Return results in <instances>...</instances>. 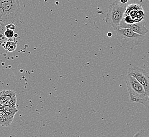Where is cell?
Masks as SVG:
<instances>
[{
	"instance_id": "e0dca14e",
	"label": "cell",
	"mask_w": 149,
	"mask_h": 137,
	"mask_svg": "<svg viewBox=\"0 0 149 137\" xmlns=\"http://www.w3.org/2000/svg\"><path fill=\"white\" fill-rule=\"evenodd\" d=\"M6 26H2L1 24H0V35L3 34L4 35V32L6 31Z\"/></svg>"
},
{
	"instance_id": "7c38bea8",
	"label": "cell",
	"mask_w": 149,
	"mask_h": 137,
	"mask_svg": "<svg viewBox=\"0 0 149 137\" xmlns=\"http://www.w3.org/2000/svg\"><path fill=\"white\" fill-rule=\"evenodd\" d=\"M138 103L143 105L146 108L149 109V95H146L144 97L139 100Z\"/></svg>"
},
{
	"instance_id": "30bf717a",
	"label": "cell",
	"mask_w": 149,
	"mask_h": 137,
	"mask_svg": "<svg viewBox=\"0 0 149 137\" xmlns=\"http://www.w3.org/2000/svg\"><path fill=\"white\" fill-rule=\"evenodd\" d=\"M17 42L12 39H9L6 41L4 48L8 52H12L15 51L17 48Z\"/></svg>"
},
{
	"instance_id": "ac0fdd59",
	"label": "cell",
	"mask_w": 149,
	"mask_h": 137,
	"mask_svg": "<svg viewBox=\"0 0 149 137\" xmlns=\"http://www.w3.org/2000/svg\"><path fill=\"white\" fill-rule=\"evenodd\" d=\"M139 0H129L130 4H134V3H136Z\"/></svg>"
},
{
	"instance_id": "5b68a950",
	"label": "cell",
	"mask_w": 149,
	"mask_h": 137,
	"mask_svg": "<svg viewBox=\"0 0 149 137\" xmlns=\"http://www.w3.org/2000/svg\"><path fill=\"white\" fill-rule=\"evenodd\" d=\"M128 75L134 77L143 86L146 95H149V75L146 71L138 66H130L128 71Z\"/></svg>"
},
{
	"instance_id": "2e32d148",
	"label": "cell",
	"mask_w": 149,
	"mask_h": 137,
	"mask_svg": "<svg viewBox=\"0 0 149 137\" xmlns=\"http://www.w3.org/2000/svg\"><path fill=\"white\" fill-rule=\"evenodd\" d=\"M6 29H10L12 30H15V26L13 23H10L6 26Z\"/></svg>"
},
{
	"instance_id": "52a82bcc",
	"label": "cell",
	"mask_w": 149,
	"mask_h": 137,
	"mask_svg": "<svg viewBox=\"0 0 149 137\" xmlns=\"http://www.w3.org/2000/svg\"><path fill=\"white\" fill-rule=\"evenodd\" d=\"M3 97L6 100V104L12 106H16L17 96L16 92L12 90H3Z\"/></svg>"
},
{
	"instance_id": "3957f363",
	"label": "cell",
	"mask_w": 149,
	"mask_h": 137,
	"mask_svg": "<svg viewBox=\"0 0 149 137\" xmlns=\"http://www.w3.org/2000/svg\"><path fill=\"white\" fill-rule=\"evenodd\" d=\"M127 6L121 5L114 0L109 6L105 18L106 23L113 28L115 30L120 28V23L123 18Z\"/></svg>"
},
{
	"instance_id": "ba28073f",
	"label": "cell",
	"mask_w": 149,
	"mask_h": 137,
	"mask_svg": "<svg viewBox=\"0 0 149 137\" xmlns=\"http://www.w3.org/2000/svg\"><path fill=\"white\" fill-rule=\"evenodd\" d=\"M1 108L3 109V111L6 112V114L8 116V117L13 120L15 115L18 112V110L16 106H12L8 104H6Z\"/></svg>"
},
{
	"instance_id": "8fae6325",
	"label": "cell",
	"mask_w": 149,
	"mask_h": 137,
	"mask_svg": "<svg viewBox=\"0 0 149 137\" xmlns=\"http://www.w3.org/2000/svg\"><path fill=\"white\" fill-rule=\"evenodd\" d=\"M6 39L7 38H6V37H4L2 38L0 37V55H2L5 57L6 56L7 53H8L4 48L5 43L7 41Z\"/></svg>"
},
{
	"instance_id": "5bb4252c",
	"label": "cell",
	"mask_w": 149,
	"mask_h": 137,
	"mask_svg": "<svg viewBox=\"0 0 149 137\" xmlns=\"http://www.w3.org/2000/svg\"><path fill=\"white\" fill-rule=\"evenodd\" d=\"M15 32L14 30H10V29H6L4 32V36L8 39H12L15 37Z\"/></svg>"
},
{
	"instance_id": "277c9868",
	"label": "cell",
	"mask_w": 149,
	"mask_h": 137,
	"mask_svg": "<svg viewBox=\"0 0 149 137\" xmlns=\"http://www.w3.org/2000/svg\"><path fill=\"white\" fill-rule=\"evenodd\" d=\"M125 82L129 93L130 99L132 102L138 103L139 100L146 95L143 86L134 77L127 75Z\"/></svg>"
},
{
	"instance_id": "ffe728a7",
	"label": "cell",
	"mask_w": 149,
	"mask_h": 137,
	"mask_svg": "<svg viewBox=\"0 0 149 137\" xmlns=\"http://www.w3.org/2000/svg\"><path fill=\"white\" fill-rule=\"evenodd\" d=\"M17 36H18V35L17 34H15V37H17Z\"/></svg>"
},
{
	"instance_id": "4fadbf2b",
	"label": "cell",
	"mask_w": 149,
	"mask_h": 137,
	"mask_svg": "<svg viewBox=\"0 0 149 137\" xmlns=\"http://www.w3.org/2000/svg\"><path fill=\"white\" fill-rule=\"evenodd\" d=\"M134 137H149V129H143L137 132Z\"/></svg>"
},
{
	"instance_id": "8992f818",
	"label": "cell",
	"mask_w": 149,
	"mask_h": 137,
	"mask_svg": "<svg viewBox=\"0 0 149 137\" xmlns=\"http://www.w3.org/2000/svg\"><path fill=\"white\" fill-rule=\"evenodd\" d=\"M120 28H126L129 29L135 33L140 34L142 35H145L148 32V29L146 27V22L143 20L140 22L132 23V24H126L122 21L120 23Z\"/></svg>"
},
{
	"instance_id": "d6986e66",
	"label": "cell",
	"mask_w": 149,
	"mask_h": 137,
	"mask_svg": "<svg viewBox=\"0 0 149 137\" xmlns=\"http://www.w3.org/2000/svg\"><path fill=\"white\" fill-rule=\"evenodd\" d=\"M112 33H111V32H109V33L107 34V35H108V36H109V37H111L112 36Z\"/></svg>"
},
{
	"instance_id": "9c48e42d",
	"label": "cell",
	"mask_w": 149,
	"mask_h": 137,
	"mask_svg": "<svg viewBox=\"0 0 149 137\" xmlns=\"http://www.w3.org/2000/svg\"><path fill=\"white\" fill-rule=\"evenodd\" d=\"M13 120L10 119L3 109L0 108V126L9 127L11 125Z\"/></svg>"
},
{
	"instance_id": "7a4b0ae2",
	"label": "cell",
	"mask_w": 149,
	"mask_h": 137,
	"mask_svg": "<svg viewBox=\"0 0 149 137\" xmlns=\"http://www.w3.org/2000/svg\"><path fill=\"white\" fill-rule=\"evenodd\" d=\"M116 37L121 45L125 49L133 50L140 46L144 39V37L126 28H119L115 30Z\"/></svg>"
},
{
	"instance_id": "9a60e30c",
	"label": "cell",
	"mask_w": 149,
	"mask_h": 137,
	"mask_svg": "<svg viewBox=\"0 0 149 137\" xmlns=\"http://www.w3.org/2000/svg\"><path fill=\"white\" fill-rule=\"evenodd\" d=\"M6 104V100L3 97V91L0 92V108L3 107V106Z\"/></svg>"
},
{
	"instance_id": "6da1fadb",
	"label": "cell",
	"mask_w": 149,
	"mask_h": 137,
	"mask_svg": "<svg viewBox=\"0 0 149 137\" xmlns=\"http://www.w3.org/2000/svg\"><path fill=\"white\" fill-rule=\"evenodd\" d=\"M21 15L19 0H0V24L2 26L17 22Z\"/></svg>"
}]
</instances>
